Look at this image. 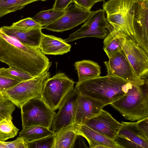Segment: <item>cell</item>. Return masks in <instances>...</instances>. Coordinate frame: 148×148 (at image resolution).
<instances>
[{
    "instance_id": "11",
    "label": "cell",
    "mask_w": 148,
    "mask_h": 148,
    "mask_svg": "<svg viewBox=\"0 0 148 148\" xmlns=\"http://www.w3.org/2000/svg\"><path fill=\"white\" fill-rule=\"evenodd\" d=\"M104 63L107 70V75L121 78L132 84L143 85L145 80L139 78L122 50L109 58Z\"/></svg>"
},
{
    "instance_id": "23",
    "label": "cell",
    "mask_w": 148,
    "mask_h": 148,
    "mask_svg": "<svg viewBox=\"0 0 148 148\" xmlns=\"http://www.w3.org/2000/svg\"><path fill=\"white\" fill-rule=\"evenodd\" d=\"M54 134L48 128L39 126H33L22 129L18 137L24 138L27 142L34 141L42 138Z\"/></svg>"
},
{
    "instance_id": "9",
    "label": "cell",
    "mask_w": 148,
    "mask_h": 148,
    "mask_svg": "<svg viewBox=\"0 0 148 148\" xmlns=\"http://www.w3.org/2000/svg\"><path fill=\"white\" fill-rule=\"evenodd\" d=\"M121 46L137 76L148 79V53L127 35L122 39Z\"/></svg>"
},
{
    "instance_id": "10",
    "label": "cell",
    "mask_w": 148,
    "mask_h": 148,
    "mask_svg": "<svg viewBox=\"0 0 148 148\" xmlns=\"http://www.w3.org/2000/svg\"><path fill=\"white\" fill-rule=\"evenodd\" d=\"M94 11L86 9L75 3L71 4L58 19L43 27V28L56 32L67 31L85 23Z\"/></svg>"
},
{
    "instance_id": "24",
    "label": "cell",
    "mask_w": 148,
    "mask_h": 148,
    "mask_svg": "<svg viewBox=\"0 0 148 148\" xmlns=\"http://www.w3.org/2000/svg\"><path fill=\"white\" fill-rule=\"evenodd\" d=\"M40 0H0V17L20 10L25 6Z\"/></svg>"
},
{
    "instance_id": "15",
    "label": "cell",
    "mask_w": 148,
    "mask_h": 148,
    "mask_svg": "<svg viewBox=\"0 0 148 148\" xmlns=\"http://www.w3.org/2000/svg\"><path fill=\"white\" fill-rule=\"evenodd\" d=\"M85 125L107 137L114 140L123 126L111 114L102 109L98 115L88 120Z\"/></svg>"
},
{
    "instance_id": "4",
    "label": "cell",
    "mask_w": 148,
    "mask_h": 148,
    "mask_svg": "<svg viewBox=\"0 0 148 148\" xmlns=\"http://www.w3.org/2000/svg\"><path fill=\"white\" fill-rule=\"evenodd\" d=\"M136 3L131 0H108L103 5L107 19L112 27L134 39L133 21Z\"/></svg>"
},
{
    "instance_id": "8",
    "label": "cell",
    "mask_w": 148,
    "mask_h": 148,
    "mask_svg": "<svg viewBox=\"0 0 148 148\" xmlns=\"http://www.w3.org/2000/svg\"><path fill=\"white\" fill-rule=\"evenodd\" d=\"M105 14L103 9L94 11L80 28L64 40L68 43L88 37L104 38L112 28L108 22Z\"/></svg>"
},
{
    "instance_id": "27",
    "label": "cell",
    "mask_w": 148,
    "mask_h": 148,
    "mask_svg": "<svg viewBox=\"0 0 148 148\" xmlns=\"http://www.w3.org/2000/svg\"><path fill=\"white\" fill-rule=\"evenodd\" d=\"M12 119H6L0 121V140L4 141L17 135L19 129L14 125Z\"/></svg>"
},
{
    "instance_id": "16",
    "label": "cell",
    "mask_w": 148,
    "mask_h": 148,
    "mask_svg": "<svg viewBox=\"0 0 148 148\" xmlns=\"http://www.w3.org/2000/svg\"><path fill=\"white\" fill-rule=\"evenodd\" d=\"M105 106L96 99L78 94L74 124H85L88 120L99 114Z\"/></svg>"
},
{
    "instance_id": "37",
    "label": "cell",
    "mask_w": 148,
    "mask_h": 148,
    "mask_svg": "<svg viewBox=\"0 0 148 148\" xmlns=\"http://www.w3.org/2000/svg\"><path fill=\"white\" fill-rule=\"evenodd\" d=\"M95 4L98 2H105V0H91Z\"/></svg>"
},
{
    "instance_id": "36",
    "label": "cell",
    "mask_w": 148,
    "mask_h": 148,
    "mask_svg": "<svg viewBox=\"0 0 148 148\" xmlns=\"http://www.w3.org/2000/svg\"><path fill=\"white\" fill-rule=\"evenodd\" d=\"M75 145L76 146V147H77V146H79L78 147H88L85 144L82 136L78 134L75 139L73 148Z\"/></svg>"
},
{
    "instance_id": "39",
    "label": "cell",
    "mask_w": 148,
    "mask_h": 148,
    "mask_svg": "<svg viewBox=\"0 0 148 148\" xmlns=\"http://www.w3.org/2000/svg\"><path fill=\"white\" fill-rule=\"evenodd\" d=\"M132 0L134 1L135 2H139L140 3L143 2L146 0Z\"/></svg>"
},
{
    "instance_id": "22",
    "label": "cell",
    "mask_w": 148,
    "mask_h": 148,
    "mask_svg": "<svg viewBox=\"0 0 148 148\" xmlns=\"http://www.w3.org/2000/svg\"><path fill=\"white\" fill-rule=\"evenodd\" d=\"M54 135V148H73L77 134L74 124L62 129Z\"/></svg>"
},
{
    "instance_id": "33",
    "label": "cell",
    "mask_w": 148,
    "mask_h": 148,
    "mask_svg": "<svg viewBox=\"0 0 148 148\" xmlns=\"http://www.w3.org/2000/svg\"><path fill=\"white\" fill-rule=\"evenodd\" d=\"M136 125L141 133L148 138V117L137 121Z\"/></svg>"
},
{
    "instance_id": "7",
    "label": "cell",
    "mask_w": 148,
    "mask_h": 148,
    "mask_svg": "<svg viewBox=\"0 0 148 148\" xmlns=\"http://www.w3.org/2000/svg\"><path fill=\"white\" fill-rule=\"evenodd\" d=\"M75 83L64 73H58L46 82L41 98L55 111L59 108L67 95L74 89Z\"/></svg>"
},
{
    "instance_id": "25",
    "label": "cell",
    "mask_w": 148,
    "mask_h": 148,
    "mask_svg": "<svg viewBox=\"0 0 148 148\" xmlns=\"http://www.w3.org/2000/svg\"><path fill=\"white\" fill-rule=\"evenodd\" d=\"M64 12L57 10L53 8L41 11L32 18L42 26L44 27L56 21L63 14Z\"/></svg>"
},
{
    "instance_id": "29",
    "label": "cell",
    "mask_w": 148,
    "mask_h": 148,
    "mask_svg": "<svg viewBox=\"0 0 148 148\" xmlns=\"http://www.w3.org/2000/svg\"><path fill=\"white\" fill-rule=\"evenodd\" d=\"M16 105L7 99L0 101V121L6 119H12V114Z\"/></svg>"
},
{
    "instance_id": "17",
    "label": "cell",
    "mask_w": 148,
    "mask_h": 148,
    "mask_svg": "<svg viewBox=\"0 0 148 148\" xmlns=\"http://www.w3.org/2000/svg\"><path fill=\"white\" fill-rule=\"evenodd\" d=\"M77 134L85 138L92 148H119L113 140L91 129L85 124H74Z\"/></svg>"
},
{
    "instance_id": "40",
    "label": "cell",
    "mask_w": 148,
    "mask_h": 148,
    "mask_svg": "<svg viewBox=\"0 0 148 148\" xmlns=\"http://www.w3.org/2000/svg\"><path fill=\"white\" fill-rule=\"evenodd\" d=\"M41 0L42 1H46L47 0Z\"/></svg>"
},
{
    "instance_id": "5",
    "label": "cell",
    "mask_w": 148,
    "mask_h": 148,
    "mask_svg": "<svg viewBox=\"0 0 148 148\" xmlns=\"http://www.w3.org/2000/svg\"><path fill=\"white\" fill-rule=\"evenodd\" d=\"M23 129L33 126L45 127L50 130L56 112L41 97L31 99L21 106Z\"/></svg>"
},
{
    "instance_id": "31",
    "label": "cell",
    "mask_w": 148,
    "mask_h": 148,
    "mask_svg": "<svg viewBox=\"0 0 148 148\" xmlns=\"http://www.w3.org/2000/svg\"><path fill=\"white\" fill-rule=\"evenodd\" d=\"M0 148H28L27 142L24 138L18 137L15 140L10 142L0 140Z\"/></svg>"
},
{
    "instance_id": "28",
    "label": "cell",
    "mask_w": 148,
    "mask_h": 148,
    "mask_svg": "<svg viewBox=\"0 0 148 148\" xmlns=\"http://www.w3.org/2000/svg\"><path fill=\"white\" fill-rule=\"evenodd\" d=\"M11 26L21 30L28 31L36 29H43L39 23L34 20L32 18L28 17L12 23Z\"/></svg>"
},
{
    "instance_id": "14",
    "label": "cell",
    "mask_w": 148,
    "mask_h": 148,
    "mask_svg": "<svg viewBox=\"0 0 148 148\" xmlns=\"http://www.w3.org/2000/svg\"><path fill=\"white\" fill-rule=\"evenodd\" d=\"M133 25L134 40L148 53V0L135 3Z\"/></svg>"
},
{
    "instance_id": "12",
    "label": "cell",
    "mask_w": 148,
    "mask_h": 148,
    "mask_svg": "<svg viewBox=\"0 0 148 148\" xmlns=\"http://www.w3.org/2000/svg\"><path fill=\"white\" fill-rule=\"evenodd\" d=\"M78 94L75 89L67 95L53 119L51 131L56 134L62 129L74 124Z\"/></svg>"
},
{
    "instance_id": "34",
    "label": "cell",
    "mask_w": 148,
    "mask_h": 148,
    "mask_svg": "<svg viewBox=\"0 0 148 148\" xmlns=\"http://www.w3.org/2000/svg\"><path fill=\"white\" fill-rule=\"evenodd\" d=\"M72 3H73V0H55L53 8L57 10L64 11Z\"/></svg>"
},
{
    "instance_id": "13",
    "label": "cell",
    "mask_w": 148,
    "mask_h": 148,
    "mask_svg": "<svg viewBox=\"0 0 148 148\" xmlns=\"http://www.w3.org/2000/svg\"><path fill=\"white\" fill-rule=\"evenodd\" d=\"M121 123L123 126L114 140L120 148H148V138L140 132L136 122Z\"/></svg>"
},
{
    "instance_id": "30",
    "label": "cell",
    "mask_w": 148,
    "mask_h": 148,
    "mask_svg": "<svg viewBox=\"0 0 148 148\" xmlns=\"http://www.w3.org/2000/svg\"><path fill=\"white\" fill-rule=\"evenodd\" d=\"M55 140L54 134L34 141L27 142L28 148H54Z\"/></svg>"
},
{
    "instance_id": "18",
    "label": "cell",
    "mask_w": 148,
    "mask_h": 148,
    "mask_svg": "<svg viewBox=\"0 0 148 148\" xmlns=\"http://www.w3.org/2000/svg\"><path fill=\"white\" fill-rule=\"evenodd\" d=\"M39 48L45 55H62L70 51L71 46L60 38L43 33Z\"/></svg>"
},
{
    "instance_id": "38",
    "label": "cell",
    "mask_w": 148,
    "mask_h": 148,
    "mask_svg": "<svg viewBox=\"0 0 148 148\" xmlns=\"http://www.w3.org/2000/svg\"><path fill=\"white\" fill-rule=\"evenodd\" d=\"M6 99L3 95L0 93V101Z\"/></svg>"
},
{
    "instance_id": "32",
    "label": "cell",
    "mask_w": 148,
    "mask_h": 148,
    "mask_svg": "<svg viewBox=\"0 0 148 148\" xmlns=\"http://www.w3.org/2000/svg\"><path fill=\"white\" fill-rule=\"evenodd\" d=\"M6 69L10 74L19 79L22 82L34 77L29 73L16 68L9 67Z\"/></svg>"
},
{
    "instance_id": "19",
    "label": "cell",
    "mask_w": 148,
    "mask_h": 148,
    "mask_svg": "<svg viewBox=\"0 0 148 148\" xmlns=\"http://www.w3.org/2000/svg\"><path fill=\"white\" fill-rule=\"evenodd\" d=\"M7 35L16 39L22 44L32 47H39L42 33L41 29L23 31L10 26L1 27Z\"/></svg>"
},
{
    "instance_id": "2",
    "label": "cell",
    "mask_w": 148,
    "mask_h": 148,
    "mask_svg": "<svg viewBox=\"0 0 148 148\" xmlns=\"http://www.w3.org/2000/svg\"><path fill=\"white\" fill-rule=\"evenodd\" d=\"M132 84L121 78L107 75L77 82L75 89L78 94L96 99L106 106L121 98Z\"/></svg>"
},
{
    "instance_id": "3",
    "label": "cell",
    "mask_w": 148,
    "mask_h": 148,
    "mask_svg": "<svg viewBox=\"0 0 148 148\" xmlns=\"http://www.w3.org/2000/svg\"><path fill=\"white\" fill-rule=\"evenodd\" d=\"M148 79L143 85L132 84L125 95L110 105L127 120L138 121L148 117Z\"/></svg>"
},
{
    "instance_id": "21",
    "label": "cell",
    "mask_w": 148,
    "mask_h": 148,
    "mask_svg": "<svg viewBox=\"0 0 148 148\" xmlns=\"http://www.w3.org/2000/svg\"><path fill=\"white\" fill-rule=\"evenodd\" d=\"M126 35L122 31L112 28L104 38L103 49L108 58L122 50V39Z\"/></svg>"
},
{
    "instance_id": "20",
    "label": "cell",
    "mask_w": 148,
    "mask_h": 148,
    "mask_svg": "<svg viewBox=\"0 0 148 148\" xmlns=\"http://www.w3.org/2000/svg\"><path fill=\"white\" fill-rule=\"evenodd\" d=\"M74 66L77 71L78 82L100 76L101 68L97 63L90 60L76 62Z\"/></svg>"
},
{
    "instance_id": "26",
    "label": "cell",
    "mask_w": 148,
    "mask_h": 148,
    "mask_svg": "<svg viewBox=\"0 0 148 148\" xmlns=\"http://www.w3.org/2000/svg\"><path fill=\"white\" fill-rule=\"evenodd\" d=\"M21 82L19 79L9 73L6 68H0V93L5 92Z\"/></svg>"
},
{
    "instance_id": "35",
    "label": "cell",
    "mask_w": 148,
    "mask_h": 148,
    "mask_svg": "<svg viewBox=\"0 0 148 148\" xmlns=\"http://www.w3.org/2000/svg\"><path fill=\"white\" fill-rule=\"evenodd\" d=\"M73 1L77 5L89 10L95 4L91 0H73Z\"/></svg>"
},
{
    "instance_id": "6",
    "label": "cell",
    "mask_w": 148,
    "mask_h": 148,
    "mask_svg": "<svg viewBox=\"0 0 148 148\" xmlns=\"http://www.w3.org/2000/svg\"><path fill=\"white\" fill-rule=\"evenodd\" d=\"M47 70L42 74L30 79L22 81L2 94L18 108L29 99L41 97L45 84L50 78Z\"/></svg>"
},
{
    "instance_id": "1",
    "label": "cell",
    "mask_w": 148,
    "mask_h": 148,
    "mask_svg": "<svg viewBox=\"0 0 148 148\" xmlns=\"http://www.w3.org/2000/svg\"><path fill=\"white\" fill-rule=\"evenodd\" d=\"M0 61L33 77L49 70L51 64L38 47L29 46L6 34L0 28Z\"/></svg>"
}]
</instances>
